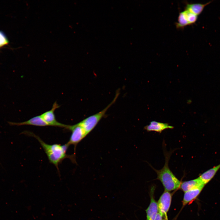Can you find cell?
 <instances>
[{"instance_id":"12","label":"cell","mask_w":220,"mask_h":220,"mask_svg":"<svg viewBox=\"0 0 220 220\" xmlns=\"http://www.w3.org/2000/svg\"><path fill=\"white\" fill-rule=\"evenodd\" d=\"M220 168V164L205 172L198 177L202 183L205 185L214 176Z\"/></svg>"},{"instance_id":"15","label":"cell","mask_w":220,"mask_h":220,"mask_svg":"<svg viewBox=\"0 0 220 220\" xmlns=\"http://www.w3.org/2000/svg\"><path fill=\"white\" fill-rule=\"evenodd\" d=\"M184 10L189 25L195 24L197 20L198 16L195 15L186 10L185 9Z\"/></svg>"},{"instance_id":"14","label":"cell","mask_w":220,"mask_h":220,"mask_svg":"<svg viewBox=\"0 0 220 220\" xmlns=\"http://www.w3.org/2000/svg\"><path fill=\"white\" fill-rule=\"evenodd\" d=\"M175 24L176 28L178 29H183L189 25L185 10L179 13L178 21L175 23Z\"/></svg>"},{"instance_id":"8","label":"cell","mask_w":220,"mask_h":220,"mask_svg":"<svg viewBox=\"0 0 220 220\" xmlns=\"http://www.w3.org/2000/svg\"><path fill=\"white\" fill-rule=\"evenodd\" d=\"M173 128V126L169 125L167 123L156 121L151 122L149 125L146 126L144 127V129L147 131H154L159 133H161L165 129Z\"/></svg>"},{"instance_id":"11","label":"cell","mask_w":220,"mask_h":220,"mask_svg":"<svg viewBox=\"0 0 220 220\" xmlns=\"http://www.w3.org/2000/svg\"><path fill=\"white\" fill-rule=\"evenodd\" d=\"M211 2V1H210L204 4L187 3L185 4V9L198 16L201 13L205 7Z\"/></svg>"},{"instance_id":"13","label":"cell","mask_w":220,"mask_h":220,"mask_svg":"<svg viewBox=\"0 0 220 220\" xmlns=\"http://www.w3.org/2000/svg\"><path fill=\"white\" fill-rule=\"evenodd\" d=\"M202 185H204L202 183L200 180L198 178L193 180L182 182L181 183L179 188L185 193Z\"/></svg>"},{"instance_id":"16","label":"cell","mask_w":220,"mask_h":220,"mask_svg":"<svg viewBox=\"0 0 220 220\" xmlns=\"http://www.w3.org/2000/svg\"><path fill=\"white\" fill-rule=\"evenodd\" d=\"M8 43V41L2 32L0 31V47Z\"/></svg>"},{"instance_id":"10","label":"cell","mask_w":220,"mask_h":220,"mask_svg":"<svg viewBox=\"0 0 220 220\" xmlns=\"http://www.w3.org/2000/svg\"><path fill=\"white\" fill-rule=\"evenodd\" d=\"M147 220H155L158 212L157 203L151 193L150 202L146 210Z\"/></svg>"},{"instance_id":"17","label":"cell","mask_w":220,"mask_h":220,"mask_svg":"<svg viewBox=\"0 0 220 220\" xmlns=\"http://www.w3.org/2000/svg\"><path fill=\"white\" fill-rule=\"evenodd\" d=\"M163 216L158 212L155 220H162Z\"/></svg>"},{"instance_id":"9","label":"cell","mask_w":220,"mask_h":220,"mask_svg":"<svg viewBox=\"0 0 220 220\" xmlns=\"http://www.w3.org/2000/svg\"><path fill=\"white\" fill-rule=\"evenodd\" d=\"M204 185H202L185 192L183 200V205L185 206L195 199L200 194Z\"/></svg>"},{"instance_id":"7","label":"cell","mask_w":220,"mask_h":220,"mask_svg":"<svg viewBox=\"0 0 220 220\" xmlns=\"http://www.w3.org/2000/svg\"><path fill=\"white\" fill-rule=\"evenodd\" d=\"M9 123L10 125L13 126L28 125L40 127L49 126L40 115L34 117L24 122L20 123L9 122Z\"/></svg>"},{"instance_id":"3","label":"cell","mask_w":220,"mask_h":220,"mask_svg":"<svg viewBox=\"0 0 220 220\" xmlns=\"http://www.w3.org/2000/svg\"><path fill=\"white\" fill-rule=\"evenodd\" d=\"M119 94V90H118L113 100L105 108L100 112L87 117L78 123L84 129L87 135L94 129L100 120L105 116L108 109L116 101Z\"/></svg>"},{"instance_id":"2","label":"cell","mask_w":220,"mask_h":220,"mask_svg":"<svg viewBox=\"0 0 220 220\" xmlns=\"http://www.w3.org/2000/svg\"><path fill=\"white\" fill-rule=\"evenodd\" d=\"M170 154H166L165 162L161 169L157 170L152 167L157 174V179L161 182L165 191L168 192L179 188L181 183L169 168L168 162Z\"/></svg>"},{"instance_id":"4","label":"cell","mask_w":220,"mask_h":220,"mask_svg":"<svg viewBox=\"0 0 220 220\" xmlns=\"http://www.w3.org/2000/svg\"><path fill=\"white\" fill-rule=\"evenodd\" d=\"M59 107L60 106L56 102H55L53 103L52 108L50 110L43 113L40 116L49 126L58 127L65 128L69 130L70 125L59 123L57 120L56 119L54 111Z\"/></svg>"},{"instance_id":"6","label":"cell","mask_w":220,"mask_h":220,"mask_svg":"<svg viewBox=\"0 0 220 220\" xmlns=\"http://www.w3.org/2000/svg\"><path fill=\"white\" fill-rule=\"evenodd\" d=\"M171 199V193L165 191L157 203L158 213L164 218L165 220H168L167 213L170 206Z\"/></svg>"},{"instance_id":"18","label":"cell","mask_w":220,"mask_h":220,"mask_svg":"<svg viewBox=\"0 0 220 220\" xmlns=\"http://www.w3.org/2000/svg\"><path fill=\"white\" fill-rule=\"evenodd\" d=\"M162 220H165V219H162Z\"/></svg>"},{"instance_id":"1","label":"cell","mask_w":220,"mask_h":220,"mask_svg":"<svg viewBox=\"0 0 220 220\" xmlns=\"http://www.w3.org/2000/svg\"><path fill=\"white\" fill-rule=\"evenodd\" d=\"M22 134L35 138L43 148L50 162L59 170V164L65 159L68 158L73 162H75V155H68L66 153L69 145L66 144L61 145L57 144H49L44 142L38 136L32 132L25 131Z\"/></svg>"},{"instance_id":"5","label":"cell","mask_w":220,"mask_h":220,"mask_svg":"<svg viewBox=\"0 0 220 220\" xmlns=\"http://www.w3.org/2000/svg\"><path fill=\"white\" fill-rule=\"evenodd\" d=\"M72 132L69 140L67 143L70 146L73 145L75 147V153L77 145L87 135L82 127L79 123L71 125L69 129Z\"/></svg>"}]
</instances>
